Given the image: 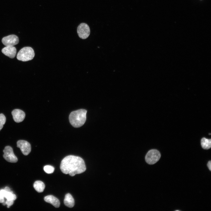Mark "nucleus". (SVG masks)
<instances>
[{"mask_svg":"<svg viewBox=\"0 0 211 211\" xmlns=\"http://www.w3.org/2000/svg\"><path fill=\"white\" fill-rule=\"evenodd\" d=\"M60 168L63 173L69 174L72 176L84 172L86 169L84 161L82 158L71 155L65 157L62 160Z\"/></svg>","mask_w":211,"mask_h":211,"instance_id":"obj_1","label":"nucleus"},{"mask_svg":"<svg viewBox=\"0 0 211 211\" xmlns=\"http://www.w3.org/2000/svg\"><path fill=\"white\" fill-rule=\"evenodd\" d=\"M87 110L81 109L72 112L69 117V122L72 125L76 128L82 126L86 120Z\"/></svg>","mask_w":211,"mask_h":211,"instance_id":"obj_2","label":"nucleus"},{"mask_svg":"<svg viewBox=\"0 0 211 211\" xmlns=\"http://www.w3.org/2000/svg\"><path fill=\"white\" fill-rule=\"evenodd\" d=\"M35 56L33 49L29 47H24L21 49L17 55V58L19 60L23 62L32 59Z\"/></svg>","mask_w":211,"mask_h":211,"instance_id":"obj_3","label":"nucleus"},{"mask_svg":"<svg viewBox=\"0 0 211 211\" xmlns=\"http://www.w3.org/2000/svg\"><path fill=\"white\" fill-rule=\"evenodd\" d=\"M161 156V154L159 151L155 149H151L147 153L145 159L148 164H153L159 160Z\"/></svg>","mask_w":211,"mask_h":211,"instance_id":"obj_4","label":"nucleus"},{"mask_svg":"<svg viewBox=\"0 0 211 211\" xmlns=\"http://www.w3.org/2000/svg\"><path fill=\"white\" fill-rule=\"evenodd\" d=\"M3 152L4 158L7 161L11 163H16L18 160L16 156L13 153L12 148L10 146H6Z\"/></svg>","mask_w":211,"mask_h":211,"instance_id":"obj_5","label":"nucleus"},{"mask_svg":"<svg viewBox=\"0 0 211 211\" xmlns=\"http://www.w3.org/2000/svg\"><path fill=\"white\" fill-rule=\"evenodd\" d=\"M77 32L80 38L84 39L89 36L90 32V29L87 24L82 23L78 26Z\"/></svg>","mask_w":211,"mask_h":211,"instance_id":"obj_6","label":"nucleus"},{"mask_svg":"<svg viewBox=\"0 0 211 211\" xmlns=\"http://www.w3.org/2000/svg\"><path fill=\"white\" fill-rule=\"evenodd\" d=\"M19 42L17 36L11 35L4 37L2 40L3 44L5 46H13L18 44Z\"/></svg>","mask_w":211,"mask_h":211,"instance_id":"obj_7","label":"nucleus"},{"mask_svg":"<svg viewBox=\"0 0 211 211\" xmlns=\"http://www.w3.org/2000/svg\"><path fill=\"white\" fill-rule=\"evenodd\" d=\"M17 147L20 148L22 153L25 155H28L31 151L30 144L27 141L21 140L17 142Z\"/></svg>","mask_w":211,"mask_h":211,"instance_id":"obj_8","label":"nucleus"},{"mask_svg":"<svg viewBox=\"0 0 211 211\" xmlns=\"http://www.w3.org/2000/svg\"><path fill=\"white\" fill-rule=\"evenodd\" d=\"M11 113L14 121L17 123L22 122L25 118V113L20 109H14L12 111Z\"/></svg>","mask_w":211,"mask_h":211,"instance_id":"obj_9","label":"nucleus"},{"mask_svg":"<svg viewBox=\"0 0 211 211\" xmlns=\"http://www.w3.org/2000/svg\"><path fill=\"white\" fill-rule=\"evenodd\" d=\"M1 51L6 56L11 58H13L16 55V49L13 46H7L3 48Z\"/></svg>","mask_w":211,"mask_h":211,"instance_id":"obj_10","label":"nucleus"},{"mask_svg":"<svg viewBox=\"0 0 211 211\" xmlns=\"http://www.w3.org/2000/svg\"><path fill=\"white\" fill-rule=\"evenodd\" d=\"M45 201L48 203H50L56 208L59 207L60 203L58 199L52 195H48L44 198Z\"/></svg>","mask_w":211,"mask_h":211,"instance_id":"obj_11","label":"nucleus"},{"mask_svg":"<svg viewBox=\"0 0 211 211\" xmlns=\"http://www.w3.org/2000/svg\"><path fill=\"white\" fill-rule=\"evenodd\" d=\"M64 202V205L69 207H72L74 205V199L72 195L69 193L65 195Z\"/></svg>","mask_w":211,"mask_h":211,"instance_id":"obj_12","label":"nucleus"},{"mask_svg":"<svg viewBox=\"0 0 211 211\" xmlns=\"http://www.w3.org/2000/svg\"><path fill=\"white\" fill-rule=\"evenodd\" d=\"M33 187L35 190L38 193L43 191L45 187L44 183L40 181H35L33 184Z\"/></svg>","mask_w":211,"mask_h":211,"instance_id":"obj_13","label":"nucleus"},{"mask_svg":"<svg viewBox=\"0 0 211 211\" xmlns=\"http://www.w3.org/2000/svg\"><path fill=\"white\" fill-rule=\"evenodd\" d=\"M201 144L203 149H209L211 147V139L205 137L203 138L201 140Z\"/></svg>","mask_w":211,"mask_h":211,"instance_id":"obj_14","label":"nucleus"},{"mask_svg":"<svg viewBox=\"0 0 211 211\" xmlns=\"http://www.w3.org/2000/svg\"><path fill=\"white\" fill-rule=\"evenodd\" d=\"M5 198L7 200H12L13 201L15 200L16 199V195L13 194V192L11 191L10 192L6 191Z\"/></svg>","mask_w":211,"mask_h":211,"instance_id":"obj_15","label":"nucleus"},{"mask_svg":"<svg viewBox=\"0 0 211 211\" xmlns=\"http://www.w3.org/2000/svg\"><path fill=\"white\" fill-rule=\"evenodd\" d=\"M44 171L47 173H52L54 172L55 169L52 166L46 165L44 166Z\"/></svg>","mask_w":211,"mask_h":211,"instance_id":"obj_16","label":"nucleus"},{"mask_svg":"<svg viewBox=\"0 0 211 211\" xmlns=\"http://www.w3.org/2000/svg\"><path fill=\"white\" fill-rule=\"evenodd\" d=\"M6 121V118L2 113L0 114V131L2 128Z\"/></svg>","mask_w":211,"mask_h":211,"instance_id":"obj_17","label":"nucleus"},{"mask_svg":"<svg viewBox=\"0 0 211 211\" xmlns=\"http://www.w3.org/2000/svg\"><path fill=\"white\" fill-rule=\"evenodd\" d=\"M6 191L4 189L0 190V198H4Z\"/></svg>","mask_w":211,"mask_h":211,"instance_id":"obj_18","label":"nucleus"},{"mask_svg":"<svg viewBox=\"0 0 211 211\" xmlns=\"http://www.w3.org/2000/svg\"><path fill=\"white\" fill-rule=\"evenodd\" d=\"M6 204L7 205V207L8 208L10 207V206L13 204V201L12 200H6Z\"/></svg>","mask_w":211,"mask_h":211,"instance_id":"obj_19","label":"nucleus"},{"mask_svg":"<svg viewBox=\"0 0 211 211\" xmlns=\"http://www.w3.org/2000/svg\"><path fill=\"white\" fill-rule=\"evenodd\" d=\"M207 166L210 171H211V161H209L207 164Z\"/></svg>","mask_w":211,"mask_h":211,"instance_id":"obj_20","label":"nucleus"},{"mask_svg":"<svg viewBox=\"0 0 211 211\" xmlns=\"http://www.w3.org/2000/svg\"><path fill=\"white\" fill-rule=\"evenodd\" d=\"M4 189L7 192H10L11 191L9 188L8 186L6 187Z\"/></svg>","mask_w":211,"mask_h":211,"instance_id":"obj_21","label":"nucleus"},{"mask_svg":"<svg viewBox=\"0 0 211 211\" xmlns=\"http://www.w3.org/2000/svg\"><path fill=\"white\" fill-rule=\"evenodd\" d=\"M4 201V198H0V203H3Z\"/></svg>","mask_w":211,"mask_h":211,"instance_id":"obj_22","label":"nucleus"}]
</instances>
